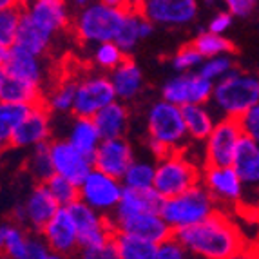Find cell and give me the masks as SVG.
Masks as SVG:
<instances>
[{
  "label": "cell",
  "mask_w": 259,
  "mask_h": 259,
  "mask_svg": "<svg viewBox=\"0 0 259 259\" xmlns=\"http://www.w3.org/2000/svg\"><path fill=\"white\" fill-rule=\"evenodd\" d=\"M189 254L201 259H229L245 248L243 236L229 216L216 212L203 223L174 234Z\"/></svg>",
  "instance_id": "obj_1"
},
{
  "label": "cell",
  "mask_w": 259,
  "mask_h": 259,
  "mask_svg": "<svg viewBox=\"0 0 259 259\" xmlns=\"http://www.w3.org/2000/svg\"><path fill=\"white\" fill-rule=\"evenodd\" d=\"M129 9L131 4L116 0L89 2L82 9H76L73 20L74 35L78 40L91 46L114 42L123 27Z\"/></svg>",
  "instance_id": "obj_2"
},
{
  "label": "cell",
  "mask_w": 259,
  "mask_h": 259,
  "mask_svg": "<svg viewBox=\"0 0 259 259\" xmlns=\"http://www.w3.org/2000/svg\"><path fill=\"white\" fill-rule=\"evenodd\" d=\"M212 102L229 120H241L246 112L259 105V76L234 69L214 83Z\"/></svg>",
  "instance_id": "obj_3"
},
{
  "label": "cell",
  "mask_w": 259,
  "mask_h": 259,
  "mask_svg": "<svg viewBox=\"0 0 259 259\" xmlns=\"http://www.w3.org/2000/svg\"><path fill=\"white\" fill-rule=\"evenodd\" d=\"M149 147L158 160L168 152H178L187 138V127L183 121L182 107L158 100L147 112Z\"/></svg>",
  "instance_id": "obj_4"
},
{
  "label": "cell",
  "mask_w": 259,
  "mask_h": 259,
  "mask_svg": "<svg viewBox=\"0 0 259 259\" xmlns=\"http://www.w3.org/2000/svg\"><path fill=\"white\" fill-rule=\"evenodd\" d=\"M216 214V201L203 185H196L176 198L165 199L161 218L174 234L203 223Z\"/></svg>",
  "instance_id": "obj_5"
},
{
  "label": "cell",
  "mask_w": 259,
  "mask_h": 259,
  "mask_svg": "<svg viewBox=\"0 0 259 259\" xmlns=\"http://www.w3.org/2000/svg\"><path fill=\"white\" fill-rule=\"evenodd\" d=\"M199 170L187 156H183L180 151L168 152L156 163L152 189L163 199H170L194 189L196 185H199Z\"/></svg>",
  "instance_id": "obj_6"
},
{
  "label": "cell",
  "mask_w": 259,
  "mask_h": 259,
  "mask_svg": "<svg viewBox=\"0 0 259 259\" xmlns=\"http://www.w3.org/2000/svg\"><path fill=\"white\" fill-rule=\"evenodd\" d=\"M78 190H80L82 203L91 207L102 216H107L111 212L112 214L116 212L125 187H123L121 180L111 178L100 170H93L85 178V182L78 187Z\"/></svg>",
  "instance_id": "obj_7"
},
{
  "label": "cell",
  "mask_w": 259,
  "mask_h": 259,
  "mask_svg": "<svg viewBox=\"0 0 259 259\" xmlns=\"http://www.w3.org/2000/svg\"><path fill=\"white\" fill-rule=\"evenodd\" d=\"M116 102V93L105 74H87L76 82L73 112L76 118H95L102 109Z\"/></svg>",
  "instance_id": "obj_8"
},
{
  "label": "cell",
  "mask_w": 259,
  "mask_h": 259,
  "mask_svg": "<svg viewBox=\"0 0 259 259\" xmlns=\"http://www.w3.org/2000/svg\"><path fill=\"white\" fill-rule=\"evenodd\" d=\"M214 83L208 82L199 73H187L168 78L161 87V100L176 107L187 105H205L212 100Z\"/></svg>",
  "instance_id": "obj_9"
},
{
  "label": "cell",
  "mask_w": 259,
  "mask_h": 259,
  "mask_svg": "<svg viewBox=\"0 0 259 259\" xmlns=\"http://www.w3.org/2000/svg\"><path fill=\"white\" fill-rule=\"evenodd\" d=\"M241 140L243 131L238 120L223 118L216 121L210 136L205 140V158L208 167H232Z\"/></svg>",
  "instance_id": "obj_10"
},
{
  "label": "cell",
  "mask_w": 259,
  "mask_h": 259,
  "mask_svg": "<svg viewBox=\"0 0 259 259\" xmlns=\"http://www.w3.org/2000/svg\"><path fill=\"white\" fill-rule=\"evenodd\" d=\"M67 210H69L71 218L76 225L78 248L87 250V248H96V246H102L105 243L112 241L114 232H112L111 221L105 216L93 210L91 207H87L80 199L71 207H67Z\"/></svg>",
  "instance_id": "obj_11"
},
{
  "label": "cell",
  "mask_w": 259,
  "mask_h": 259,
  "mask_svg": "<svg viewBox=\"0 0 259 259\" xmlns=\"http://www.w3.org/2000/svg\"><path fill=\"white\" fill-rule=\"evenodd\" d=\"M111 227L114 234H125L133 238L145 239L154 245H161L163 241L170 239L174 232L170 230L161 214L152 212H142V214H129V216H116L112 214Z\"/></svg>",
  "instance_id": "obj_12"
},
{
  "label": "cell",
  "mask_w": 259,
  "mask_h": 259,
  "mask_svg": "<svg viewBox=\"0 0 259 259\" xmlns=\"http://www.w3.org/2000/svg\"><path fill=\"white\" fill-rule=\"evenodd\" d=\"M138 11L152 26H187L198 17L194 0H145L136 4Z\"/></svg>",
  "instance_id": "obj_13"
},
{
  "label": "cell",
  "mask_w": 259,
  "mask_h": 259,
  "mask_svg": "<svg viewBox=\"0 0 259 259\" xmlns=\"http://www.w3.org/2000/svg\"><path fill=\"white\" fill-rule=\"evenodd\" d=\"M49 154L56 176L69 180L76 187L82 185L85 178L95 170L93 158H87L82 152H78L67 140H56L49 143Z\"/></svg>",
  "instance_id": "obj_14"
},
{
  "label": "cell",
  "mask_w": 259,
  "mask_h": 259,
  "mask_svg": "<svg viewBox=\"0 0 259 259\" xmlns=\"http://www.w3.org/2000/svg\"><path fill=\"white\" fill-rule=\"evenodd\" d=\"M60 210V205L51 196L46 185H36L27 194L26 201L15 208V218L20 225H29L31 229L40 230L53 220L56 212Z\"/></svg>",
  "instance_id": "obj_15"
},
{
  "label": "cell",
  "mask_w": 259,
  "mask_h": 259,
  "mask_svg": "<svg viewBox=\"0 0 259 259\" xmlns=\"http://www.w3.org/2000/svg\"><path fill=\"white\" fill-rule=\"evenodd\" d=\"M22 6L24 15L51 38L69 26L71 11L64 0H33Z\"/></svg>",
  "instance_id": "obj_16"
},
{
  "label": "cell",
  "mask_w": 259,
  "mask_h": 259,
  "mask_svg": "<svg viewBox=\"0 0 259 259\" xmlns=\"http://www.w3.org/2000/svg\"><path fill=\"white\" fill-rule=\"evenodd\" d=\"M133 163V145L125 138L104 140V142L100 143L98 151L93 156V167H95V170H100V172L107 174L111 178H116V180H121Z\"/></svg>",
  "instance_id": "obj_17"
},
{
  "label": "cell",
  "mask_w": 259,
  "mask_h": 259,
  "mask_svg": "<svg viewBox=\"0 0 259 259\" xmlns=\"http://www.w3.org/2000/svg\"><path fill=\"white\" fill-rule=\"evenodd\" d=\"M203 187L210 192L214 201L239 203L245 198V185L232 167H205Z\"/></svg>",
  "instance_id": "obj_18"
},
{
  "label": "cell",
  "mask_w": 259,
  "mask_h": 259,
  "mask_svg": "<svg viewBox=\"0 0 259 259\" xmlns=\"http://www.w3.org/2000/svg\"><path fill=\"white\" fill-rule=\"evenodd\" d=\"M49 136H51V112L46 105L40 104L31 109L9 143L17 149H36L48 145Z\"/></svg>",
  "instance_id": "obj_19"
},
{
  "label": "cell",
  "mask_w": 259,
  "mask_h": 259,
  "mask_svg": "<svg viewBox=\"0 0 259 259\" xmlns=\"http://www.w3.org/2000/svg\"><path fill=\"white\" fill-rule=\"evenodd\" d=\"M44 243L55 254L67 255L78 248V230L67 208H60L42 229Z\"/></svg>",
  "instance_id": "obj_20"
},
{
  "label": "cell",
  "mask_w": 259,
  "mask_h": 259,
  "mask_svg": "<svg viewBox=\"0 0 259 259\" xmlns=\"http://www.w3.org/2000/svg\"><path fill=\"white\" fill-rule=\"evenodd\" d=\"M0 67L4 71H8L9 74H13V76L20 78L24 82L42 89L46 69H44L40 56L31 55V53L18 48V46H11L9 49H6V56Z\"/></svg>",
  "instance_id": "obj_21"
},
{
  "label": "cell",
  "mask_w": 259,
  "mask_h": 259,
  "mask_svg": "<svg viewBox=\"0 0 259 259\" xmlns=\"http://www.w3.org/2000/svg\"><path fill=\"white\" fill-rule=\"evenodd\" d=\"M109 80H111L112 89L116 93V100L121 104L134 100L143 89V71L131 58H125L116 69L111 71Z\"/></svg>",
  "instance_id": "obj_22"
},
{
  "label": "cell",
  "mask_w": 259,
  "mask_h": 259,
  "mask_svg": "<svg viewBox=\"0 0 259 259\" xmlns=\"http://www.w3.org/2000/svg\"><path fill=\"white\" fill-rule=\"evenodd\" d=\"M0 102L35 107V105L44 104L42 89L9 74L8 71L0 67Z\"/></svg>",
  "instance_id": "obj_23"
},
{
  "label": "cell",
  "mask_w": 259,
  "mask_h": 259,
  "mask_svg": "<svg viewBox=\"0 0 259 259\" xmlns=\"http://www.w3.org/2000/svg\"><path fill=\"white\" fill-rule=\"evenodd\" d=\"M232 168L238 172L245 189L255 190L259 187V145L245 138L239 142L238 151L234 156Z\"/></svg>",
  "instance_id": "obj_24"
},
{
  "label": "cell",
  "mask_w": 259,
  "mask_h": 259,
  "mask_svg": "<svg viewBox=\"0 0 259 259\" xmlns=\"http://www.w3.org/2000/svg\"><path fill=\"white\" fill-rule=\"evenodd\" d=\"M152 31H154V26L140 13L136 4H131L129 15H127L125 22H123V27H121L120 35L114 40V44L125 55H129L142 40L149 38L152 35Z\"/></svg>",
  "instance_id": "obj_25"
},
{
  "label": "cell",
  "mask_w": 259,
  "mask_h": 259,
  "mask_svg": "<svg viewBox=\"0 0 259 259\" xmlns=\"http://www.w3.org/2000/svg\"><path fill=\"white\" fill-rule=\"evenodd\" d=\"M163 201L165 199L154 189H145V190L125 189L114 214L116 216H129V214H142V212L161 214Z\"/></svg>",
  "instance_id": "obj_26"
},
{
  "label": "cell",
  "mask_w": 259,
  "mask_h": 259,
  "mask_svg": "<svg viewBox=\"0 0 259 259\" xmlns=\"http://www.w3.org/2000/svg\"><path fill=\"white\" fill-rule=\"evenodd\" d=\"M96 129H98L102 140H116L123 138V134L129 125V111H127L125 104L121 102H114V104L107 105L105 109L93 118Z\"/></svg>",
  "instance_id": "obj_27"
},
{
  "label": "cell",
  "mask_w": 259,
  "mask_h": 259,
  "mask_svg": "<svg viewBox=\"0 0 259 259\" xmlns=\"http://www.w3.org/2000/svg\"><path fill=\"white\" fill-rule=\"evenodd\" d=\"M67 142L78 152H82L87 158H93L95 152L98 151L100 143L104 142V140H102V136H100L98 129L95 125V121L91 118H76L73 121V125H71Z\"/></svg>",
  "instance_id": "obj_28"
},
{
  "label": "cell",
  "mask_w": 259,
  "mask_h": 259,
  "mask_svg": "<svg viewBox=\"0 0 259 259\" xmlns=\"http://www.w3.org/2000/svg\"><path fill=\"white\" fill-rule=\"evenodd\" d=\"M51 36L46 35L44 31H40L38 27L29 20V18L24 15L20 22V27H18V35L15 46L26 49L27 53L42 58L46 53H48L49 46H51Z\"/></svg>",
  "instance_id": "obj_29"
},
{
  "label": "cell",
  "mask_w": 259,
  "mask_h": 259,
  "mask_svg": "<svg viewBox=\"0 0 259 259\" xmlns=\"http://www.w3.org/2000/svg\"><path fill=\"white\" fill-rule=\"evenodd\" d=\"M187 134L194 140H207L210 136L216 121L205 105H187L182 107Z\"/></svg>",
  "instance_id": "obj_30"
},
{
  "label": "cell",
  "mask_w": 259,
  "mask_h": 259,
  "mask_svg": "<svg viewBox=\"0 0 259 259\" xmlns=\"http://www.w3.org/2000/svg\"><path fill=\"white\" fill-rule=\"evenodd\" d=\"M118 257L120 259H156L158 245L125 234H114Z\"/></svg>",
  "instance_id": "obj_31"
},
{
  "label": "cell",
  "mask_w": 259,
  "mask_h": 259,
  "mask_svg": "<svg viewBox=\"0 0 259 259\" xmlns=\"http://www.w3.org/2000/svg\"><path fill=\"white\" fill-rule=\"evenodd\" d=\"M29 105H18V104H4L0 102V140L4 143H9L18 127L24 123L27 114L31 112Z\"/></svg>",
  "instance_id": "obj_32"
},
{
  "label": "cell",
  "mask_w": 259,
  "mask_h": 259,
  "mask_svg": "<svg viewBox=\"0 0 259 259\" xmlns=\"http://www.w3.org/2000/svg\"><path fill=\"white\" fill-rule=\"evenodd\" d=\"M22 17H24V6L13 0L11 4L0 9V46H4L6 49H9L17 42Z\"/></svg>",
  "instance_id": "obj_33"
},
{
  "label": "cell",
  "mask_w": 259,
  "mask_h": 259,
  "mask_svg": "<svg viewBox=\"0 0 259 259\" xmlns=\"http://www.w3.org/2000/svg\"><path fill=\"white\" fill-rule=\"evenodd\" d=\"M76 82L78 80H62L58 82L51 91L48 98L44 100V105L49 109V112H73L74 96H76Z\"/></svg>",
  "instance_id": "obj_34"
},
{
  "label": "cell",
  "mask_w": 259,
  "mask_h": 259,
  "mask_svg": "<svg viewBox=\"0 0 259 259\" xmlns=\"http://www.w3.org/2000/svg\"><path fill=\"white\" fill-rule=\"evenodd\" d=\"M196 49L199 51V55L207 58H216V56H230V53L234 51V44L230 42L227 36L223 35H214L203 31L196 36V40L192 42Z\"/></svg>",
  "instance_id": "obj_35"
},
{
  "label": "cell",
  "mask_w": 259,
  "mask_h": 259,
  "mask_svg": "<svg viewBox=\"0 0 259 259\" xmlns=\"http://www.w3.org/2000/svg\"><path fill=\"white\" fill-rule=\"evenodd\" d=\"M154 174H156V165L149 163V161H136L129 167L123 178H121V183L125 189L133 190H145L152 189L154 187Z\"/></svg>",
  "instance_id": "obj_36"
},
{
  "label": "cell",
  "mask_w": 259,
  "mask_h": 259,
  "mask_svg": "<svg viewBox=\"0 0 259 259\" xmlns=\"http://www.w3.org/2000/svg\"><path fill=\"white\" fill-rule=\"evenodd\" d=\"M27 168H29V172L33 174V178L40 185H46L55 176L51 154H49V143L31 151L29 160H27Z\"/></svg>",
  "instance_id": "obj_37"
},
{
  "label": "cell",
  "mask_w": 259,
  "mask_h": 259,
  "mask_svg": "<svg viewBox=\"0 0 259 259\" xmlns=\"http://www.w3.org/2000/svg\"><path fill=\"white\" fill-rule=\"evenodd\" d=\"M46 187L49 189L53 198L56 199V203L60 205V208L71 207V205L76 203L78 199H80V190H78V187L62 176H56L55 174V176L46 183Z\"/></svg>",
  "instance_id": "obj_38"
},
{
  "label": "cell",
  "mask_w": 259,
  "mask_h": 259,
  "mask_svg": "<svg viewBox=\"0 0 259 259\" xmlns=\"http://www.w3.org/2000/svg\"><path fill=\"white\" fill-rule=\"evenodd\" d=\"M125 58L127 55L114 42L100 44L93 49V62L96 64V67L104 71H114Z\"/></svg>",
  "instance_id": "obj_39"
},
{
  "label": "cell",
  "mask_w": 259,
  "mask_h": 259,
  "mask_svg": "<svg viewBox=\"0 0 259 259\" xmlns=\"http://www.w3.org/2000/svg\"><path fill=\"white\" fill-rule=\"evenodd\" d=\"M234 67L232 56H216V58H207V60L201 64L198 73L203 78H207L208 82L218 83L220 80H223L225 76H229Z\"/></svg>",
  "instance_id": "obj_40"
},
{
  "label": "cell",
  "mask_w": 259,
  "mask_h": 259,
  "mask_svg": "<svg viewBox=\"0 0 259 259\" xmlns=\"http://www.w3.org/2000/svg\"><path fill=\"white\" fill-rule=\"evenodd\" d=\"M203 62H205V58L199 55L198 49L190 44V46H183L182 49H178V51L174 53L170 64H172V67L180 74H187V73H192V69H199Z\"/></svg>",
  "instance_id": "obj_41"
},
{
  "label": "cell",
  "mask_w": 259,
  "mask_h": 259,
  "mask_svg": "<svg viewBox=\"0 0 259 259\" xmlns=\"http://www.w3.org/2000/svg\"><path fill=\"white\" fill-rule=\"evenodd\" d=\"M239 121V127L243 131V136L248 140H252L254 143L259 145V105H255L254 109L246 112L245 116Z\"/></svg>",
  "instance_id": "obj_42"
},
{
  "label": "cell",
  "mask_w": 259,
  "mask_h": 259,
  "mask_svg": "<svg viewBox=\"0 0 259 259\" xmlns=\"http://www.w3.org/2000/svg\"><path fill=\"white\" fill-rule=\"evenodd\" d=\"M156 259H189V252L182 246V243L176 238H170L167 241H163L161 245H158V254Z\"/></svg>",
  "instance_id": "obj_43"
},
{
  "label": "cell",
  "mask_w": 259,
  "mask_h": 259,
  "mask_svg": "<svg viewBox=\"0 0 259 259\" xmlns=\"http://www.w3.org/2000/svg\"><path fill=\"white\" fill-rule=\"evenodd\" d=\"M49 252L51 250H49L48 245H46L42 239L29 236V238H27L26 248H24V252H22V255L18 259H48Z\"/></svg>",
  "instance_id": "obj_44"
},
{
  "label": "cell",
  "mask_w": 259,
  "mask_h": 259,
  "mask_svg": "<svg viewBox=\"0 0 259 259\" xmlns=\"http://www.w3.org/2000/svg\"><path fill=\"white\" fill-rule=\"evenodd\" d=\"M82 259H120L118 257L116 245H114V238H112V241L105 243L102 246L82 250Z\"/></svg>",
  "instance_id": "obj_45"
},
{
  "label": "cell",
  "mask_w": 259,
  "mask_h": 259,
  "mask_svg": "<svg viewBox=\"0 0 259 259\" xmlns=\"http://www.w3.org/2000/svg\"><path fill=\"white\" fill-rule=\"evenodd\" d=\"M232 20L234 18L230 17L227 11H220V13H216L210 18V22H208V26H207V31L208 33H214V35H223L225 36V31L230 29Z\"/></svg>",
  "instance_id": "obj_46"
},
{
  "label": "cell",
  "mask_w": 259,
  "mask_h": 259,
  "mask_svg": "<svg viewBox=\"0 0 259 259\" xmlns=\"http://www.w3.org/2000/svg\"><path fill=\"white\" fill-rule=\"evenodd\" d=\"M254 8H255L254 0H229V2H227V13L232 18L248 17V15L254 11Z\"/></svg>",
  "instance_id": "obj_47"
},
{
  "label": "cell",
  "mask_w": 259,
  "mask_h": 259,
  "mask_svg": "<svg viewBox=\"0 0 259 259\" xmlns=\"http://www.w3.org/2000/svg\"><path fill=\"white\" fill-rule=\"evenodd\" d=\"M229 259H259V248H241Z\"/></svg>",
  "instance_id": "obj_48"
},
{
  "label": "cell",
  "mask_w": 259,
  "mask_h": 259,
  "mask_svg": "<svg viewBox=\"0 0 259 259\" xmlns=\"http://www.w3.org/2000/svg\"><path fill=\"white\" fill-rule=\"evenodd\" d=\"M9 227H11V223H0V252L4 250L6 239H8V232H9Z\"/></svg>",
  "instance_id": "obj_49"
},
{
  "label": "cell",
  "mask_w": 259,
  "mask_h": 259,
  "mask_svg": "<svg viewBox=\"0 0 259 259\" xmlns=\"http://www.w3.org/2000/svg\"><path fill=\"white\" fill-rule=\"evenodd\" d=\"M254 192V196H252V199H250V208H252V212H254V216L259 220V187L255 190H252Z\"/></svg>",
  "instance_id": "obj_50"
},
{
  "label": "cell",
  "mask_w": 259,
  "mask_h": 259,
  "mask_svg": "<svg viewBox=\"0 0 259 259\" xmlns=\"http://www.w3.org/2000/svg\"><path fill=\"white\" fill-rule=\"evenodd\" d=\"M48 259H65V257H64V255H60V254H55V252H49Z\"/></svg>",
  "instance_id": "obj_51"
},
{
  "label": "cell",
  "mask_w": 259,
  "mask_h": 259,
  "mask_svg": "<svg viewBox=\"0 0 259 259\" xmlns=\"http://www.w3.org/2000/svg\"><path fill=\"white\" fill-rule=\"evenodd\" d=\"M4 56H6V48L4 46H0V64H2V60H4Z\"/></svg>",
  "instance_id": "obj_52"
},
{
  "label": "cell",
  "mask_w": 259,
  "mask_h": 259,
  "mask_svg": "<svg viewBox=\"0 0 259 259\" xmlns=\"http://www.w3.org/2000/svg\"><path fill=\"white\" fill-rule=\"evenodd\" d=\"M8 4H11V0H0V9L6 8Z\"/></svg>",
  "instance_id": "obj_53"
},
{
  "label": "cell",
  "mask_w": 259,
  "mask_h": 259,
  "mask_svg": "<svg viewBox=\"0 0 259 259\" xmlns=\"http://www.w3.org/2000/svg\"><path fill=\"white\" fill-rule=\"evenodd\" d=\"M0 259H9V257H8V255L4 254V252H0Z\"/></svg>",
  "instance_id": "obj_54"
},
{
  "label": "cell",
  "mask_w": 259,
  "mask_h": 259,
  "mask_svg": "<svg viewBox=\"0 0 259 259\" xmlns=\"http://www.w3.org/2000/svg\"><path fill=\"white\" fill-rule=\"evenodd\" d=\"M4 145H6V143L2 142V140H0V151H2V149H4Z\"/></svg>",
  "instance_id": "obj_55"
},
{
  "label": "cell",
  "mask_w": 259,
  "mask_h": 259,
  "mask_svg": "<svg viewBox=\"0 0 259 259\" xmlns=\"http://www.w3.org/2000/svg\"><path fill=\"white\" fill-rule=\"evenodd\" d=\"M0 65H2V64H0Z\"/></svg>",
  "instance_id": "obj_56"
}]
</instances>
